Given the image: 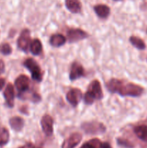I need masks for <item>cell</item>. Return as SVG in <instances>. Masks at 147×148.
I'll return each mask as SVG.
<instances>
[{
    "label": "cell",
    "mask_w": 147,
    "mask_h": 148,
    "mask_svg": "<svg viewBox=\"0 0 147 148\" xmlns=\"http://www.w3.org/2000/svg\"><path fill=\"white\" fill-rule=\"evenodd\" d=\"M82 129L87 134H99L106 131V127L103 124L95 121L83 123Z\"/></svg>",
    "instance_id": "cell-4"
},
{
    "label": "cell",
    "mask_w": 147,
    "mask_h": 148,
    "mask_svg": "<svg viewBox=\"0 0 147 148\" xmlns=\"http://www.w3.org/2000/svg\"><path fill=\"white\" fill-rule=\"evenodd\" d=\"M9 140H10V133L8 130L4 127L0 129V147L7 145Z\"/></svg>",
    "instance_id": "cell-20"
},
{
    "label": "cell",
    "mask_w": 147,
    "mask_h": 148,
    "mask_svg": "<svg viewBox=\"0 0 147 148\" xmlns=\"http://www.w3.org/2000/svg\"><path fill=\"white\" fill-rule=\"evenodd\" d=\"M117 143L119 146L123 148H133L134 145L132 143L128 141V140L122 138H118L117 139Z\"/></svg>",
    "instance_id": "cell-23"
},
{
    "label": "cell",
    "mask_w": 147,
    "mask_h": 148,
    "mask_svg": "<svg viewBox=\"0 0 147 148\" xmlns=\"http://www.w3.org/2000/svg\"><path fill=\"white\" fill-rule=\"evenodd\" d=\"M4 97L7 106L10 108H12L14 104V89L12 84H7L4 91Z\"/></svg>",
    "instance_id": "cell-12"
},
{
    "label": "cell",
    "mask_w": 147,
    "mask_h": 148,
    "mask_svg": "<svg viewBox=\"0 0 147 148\" xmlns=\"http://www.w3.org/2000/svg\"><path fill=\"white\" fill-rule=\"evenodd\" d=\"M82 98V92L78 88H72L66 93V100L74 107L77 106Z\"/></svg>",
    "instance_id": "cell-8"
},
{
    "label": "cell",
    "mask_w": 147,
    "mask_h": 148,
    "mask_svg": "<svg viewBox=\"0 0 147 148\" xmlns=\"http://www.w3.org/2000/svg\"><path fill=\"white\" fill-rule=\"evenodd\" d=\"M115 1H119V0H115Z\"/></svg>",
    "instance_id": "cell-28"
},
{
    "label": "cell",
    "mask_w": 147,
    "mask_h": 148,
    "mask_svg": "<svg viewBox=\"0 0 147 148\" xmlns=\"http://www.w3.org/2000/svg\"><path fill=\"white\" fill-rule=\"evenodd\" d=\"M82 139V134L79 133H74L64 140L61 148H75L80 143Z\"/></svg>",
    "instance_id": "cell-11"
},
{
    "label": "cell",
    "mask_w": 147,
    "mask_h": 148,
    "mask_svg": "<svg viewBox=\"0 0 147 148\" xmlns=\"http://www.w3.org/2000/svg\"><path fill=\"white\" fill-rule=\"evenodd\" d=\"M133 132L135 135L142 141L147 142V126L139 125L133 129Z\"/></svg>",
    "instance_id": "cell-17"
},
{
    "label": "cell",
    "mask_w": 147,
    "mask_h": 148,
    "mask_svg": "<svg viewBox=\"0 0 147 148\" xmlns=\"http://www.w3.org/2000/svg\"><path fill=\"white\" fill-rule=\"evenodd\" d=\"M30 51L35 56H37L40 54L43 51V46L42 43L39 39L35 38L30 44Z\"/></svg>",
    "instance_id": "cell-18"
},
{
    "label": "cell",
    "mask_w": 147,
    "mask_h": 148,
    "mask_svg": "<svg viewBox=\"0 0 147 148\" xmlns=\"http://www.w3.org/2000/svg\"><path fill=\"white\" fill-rule=\"evenodd\" d=\"M102 143L98 139H92L82 145L80 148H100Z\"/></svg>",
    "instance_id": "cell-21"
},
{
    "label": "cell",
    "mask_w": 147,
    "mask_h": 148,
    "mask_svg": "<svg viewBox=\"0 0 147 148\" xmlns=\"http://www.w3.org/2000/svg\"><path fill=\"white\" fill-rule=\"evenodd\" d=\"M131 44L139 50H144L146 49V44L144 40L137 36H131L129 38Z\"/></svg>",
    "instance_id": "cell-19"
},
{
    "label": "cell",
    "mask_w": 147,
    "mask_h": 148,
    "mask_svg": "<svg viewBox=\"0 0 147 148\" xmlns=\"http://www.w3.org/2000/svg\"><path fill=\"white\" fill-rule=\"evenodd\" d=\"M42 130L46 136H51L53 132V119L48 114H45L40 121Z\"/></svg>",
    "instance_id": "cell-9"
},
{
    "label": "cell",
    "mask_w": 147,
    "mask_h": 148,
    "mask_svg": "<svg viewBox=\"0 0 147 148\" xmlns=\"http://www.w3.org/2000/svg\"><path fill=\"white\" fill-rule=\"evenodd\" d=\"M19 148H35V145L33 144V143H26V144H24V145L21 146V147Z\"/></svg>",
    "instance_id": "cell-24"
},
{
    "label": "cell",
    "mask_w": 147,
    "mask_h": 148,
    "mask_svg": "<svg viewBox=\"0 0 147 148\" xmlns=\"http://www.w3.org/2000/svg\"><path fill=\"white\" fill-rule=\"evenodd\" d=\"M5 79L4 78H0V90L3 89V88L4 87V85H5Z\"/></svg>",
    "instance_id": "cell-26"
},
{
    "label": "cell",
    "mask_w": 147,
    "mask_h": 148,
    "mask_svg": "<svg viewBox=\"0 0 147 148\" xmlns=\"http://www.w3.org/2000/svg\"><path fill=\"white\" fill-rule=\"evenodd\" d=\"M30 43V31L28 29H24L17 39V46L20 50L27 52Z\"/></svg>",
    "instance_id": "cell-6"
},
{
    "label": "cell",
    "mask_w": 147,
    "mask_h": 148,
    "mask_svg": "<svg viewBox=\"0 0 147 148\" xmlns=\"http://www.w3.org/2000/svg\"><path fill=\"white\" fill-rule=\"evenodd\" d=\"M66 7L71 12L77 14L82 10V4L79 0H65Z\"/></svg>",
    "instance_id": "cell-13"
},
{
    "label": "cell",
    "mask_w": 147,
    "mask_h": 148,
    "mask_svg": "<svg viewBox=\"0 0 147 148\" xmlns=\"http://www.w3.org/2000/svg\"><path fill=\"white\" fill-rule=\"evenodd\" d=\"M103 97L100 82L97 79H94L89 84L87 91L84 94V101L87 105H91L95 100H101Z\"/></svg>",
    "instance_id": "cell-2"
},
{
    "label": "cell",
    "mask_w": 147,
    "mask_h": 148,
    "mask_svg": "<svg viewBox=\"0 0 147 148\" xmlns=\"http://www.w3.org/2000/svg\"><path fill=\"white\" fill-rule=\"evenodd\" d=\"M23 65L31 73L32 79L33 80L38 82H41L43 79V72L39 64L35 59L32 58L27 59L23 63Z\"/></svg>",
    "instance_id": "cell-3"
},
{
    "label": "cell",
    "mask_w": 147,
    "mask_h": 148,
    "mask_svg": "<svg viewBox=\"0 0 147 148\" xmlns=\"http://www.w3.org/2000/svg\"><path fill=\"white\" fill-rule=\"evenodd\" d=\"M16 88L18 90L19 95L24 94L27 92L30 88V79L27 76L24 75H21L17 77L14 82Z\"/></svg>",
    "instance_id": "cell-7"
},
{
    "label": "cell",
    "mask_w": 147,
    "mask_h": 148,
    "mask_svg": "<svg viewBox=\"0 0 147 148\" xmlns=\"http://www.w3.org/2000/svg\"><path fill=\"white\" fill-rule=\"evenodd\" d=\"M85 75V72L84 67L80 63L74 62L71 66L70 72H69V79L71 81H74L79 78L82 77Z\"/></svg>",
    "instance_id": "cell-10"
},
{
    "label": "cell",
    "mask_w": 147,
    "mask_h": 148,
    "mask_svg": "<svg viewBox=\"0 0 147 148\" xmlns=\"http://www.w3.org/2000/svg\"><path fill=\"white\" fill-rule=\"evenodd\" d=\"M100 148H112V147L108 143H103L101 145Z\"/></svg>",
    "instance_id": "cell-27"
},
{
    "label": "cell",
    "mask_w": 147,
    "mask_h": 148,
    "mask_svg": "<svg viewBox=\"0 0 147 148\" xmlns=\"http://www.w3.org/2000/svg\"><path fill=\"white\" fill-rule=\"evenodd\" d=\"M9 122H10V125L11 128L16 132L21 131L24 124V119L20 116L12 117Z\"/></svg>",
    "instance_id": "cell-15"
},
{
    "label": "cell",
    "mask_w": 147,
    "mask_h": 148,
    "mask_svg": "<svg viewBox=\"0 0 147 148\" xmlns=\"http://www.w3.org/2000/svg\"><path fill=\"white\" fill-rule=\"evenodd\" d=\"M89 36L86 32L79 28L69 29L67 31V38L69 43H76Z\"/></svg>",
    "instance_id": "cell-5"
},
{
    "label": "cell",
    "mask_w": 147,
    "mask_h": 148,
    "mask_svg": "<svg viewBox=\"0 0 147 148\" xmlns=\"http://www.w3.org/2000/svg\"><path fill=\"white\" fill-rule=\"evenodd\" d=\"M106 88L112 93H118L121 96L139 97L144 92V88L140 85L115 78L107 83Z\"/></svg>",
    "instance_id": "cell-1"
},
{
    "label": "cell",
    "mask_w": 147,
    "mask_h": 148,
    "mask_svg": "<svg viewBox=\"0 0 147 148\" xmlns=\"http://www.w3.org/2000/svg\"><path fill=\"white\" fill-rule=\"evenodd\" d=\"M4 69H5V64L2 60H0V75L4 72Z\"/></svg>",
    "instance_id": "cell-25"
},
{
    "label": "cell",
    "mask_w": 147,
    "mask_h": 148,
    "mask_svg": "<svg viewBox=\"0 0 147 148\" xmlns=\"http://www.w3.org/2000/svg\"><path fill=\"white\" fill-rule=\"evenodd\" d=\"M0 52L4 55H10L12 52V49L8 43H3L0 45Z\"/></svg>",
    "instance_id": "cell-22"
},
{
    "label": "cell",
    "mask_w": 147,
    "mask_h": 148,
    "mask_svg": "<svg viewBox=\"0 0 147 148\" xmlns=\"http://www.w3.org/2000/svg\"><path fill=\"white\" fill-rule=\"evenodd\" d=\"M94 10L98 17L102 19L107 18L110 13V7L105 4H97L94 7Z\"/></svg>",
    "instance_id": "cell-14"
},
{
    "label": "cell",
    "mask_w": 147,
    "mask_h": 148,
    "mask_svg": "<svg viewBox=\"0 0 147 148\" xmlns=\"http://www.w3.org/2000/svg\"><path fill=\"white\" fill-rule=\"evenodd\" d=\"M66 38L61 34H54L50 38V43L53 47H60L64 45Z\"/></svg>",
    "instance_id": "cell-16"
}]
</instances>
